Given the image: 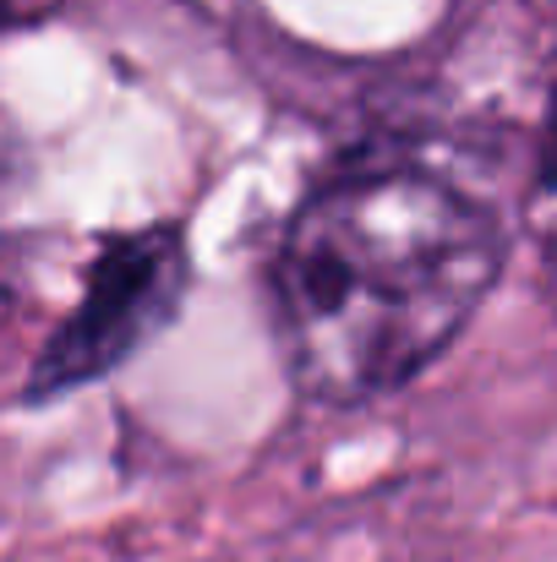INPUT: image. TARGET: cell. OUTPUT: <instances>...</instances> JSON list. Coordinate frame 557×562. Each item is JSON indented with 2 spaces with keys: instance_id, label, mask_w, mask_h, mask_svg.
<instances>
[{
  "instance_id": "4",
  "label": "cell",
  "mask_w": 557,
  "mask_h": 562,
  "mask_svg": "<svg viewBox=\"0 0 557 562\" xmlns=\"http://www.w3.org/2000/svg\"><path fill=\"white\" fill-rule=\"evenodd\" d=\"M536 268H542V301L557 312V224L547 229V240H542V262Z\"/></svg>"
},
{
  "instance_id": "3",
  "label": "cell",
  "mask_w": 557,
  "mask_h": 562,
  "mask_svg": "<svg viewBox=\"0 0 557 562\" xmlns=\"http://www.w3.org/2000/svg\"><path fill=\"white\" fill-rule=\"evenodd\" d=\"M536 191H557V82L542 121V148H536Z\"/></svg>"
},
{
  "instance_id": "1",
  "label": "cell",
  "mask_w": 557,
  "mask_h": 562,
  "mask_svg": "<svg viewBox=\"0 0 557 562\" xmlns=\"http://www.w3.org/2000/svg\"><path fill=\"white\" fill-rule=\"evenodd\" d=\"M509 240L487 202L421 165L345 170L296 202L268 257L285 372L323 409L410 387L481 312Z\"/></svg>"
},
{
  "instance_id": "2",
  "label": "cell",
  "mask_w": 557,
  "mask_h": 562,
  "mask_svg": "<svg viewBox=\"0 0 557 562\" xmlns=\"http://www.w3.org/2000/svg\"><path fill=\"white\" fill-rule=\"evenodd\" d=\"M186 284H191V240L181 218L99 235L82 268V290L66 306V317L49 328L38 356L27 361L16 404L38 409L121 372L137 350H148L176 323Z\"/></svg>"
}]
</instances>
